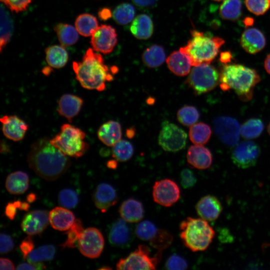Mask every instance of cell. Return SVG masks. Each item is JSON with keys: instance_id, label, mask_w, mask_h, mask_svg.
Wrapping results in <instances>:
<instances>
[{"instance_id": "cell-63", "label": "cell", "mask_w": 270, "mask_h": 270, "mask_svg": "<svg viewBox=\"0 0 270 270\" xmlns=\"http://www.w3.org/2000/svg\"><path fill=\"white\" fill-rule=\"evenodd\" d=\"M213 0L217 1V2H220V1H221V0Z\"/></svg>"}, {"instance_id": "cell-4", "label": "cell", "mask_w": 270, "mask_h": 270, "mask_svg": "<svg viewBox=\"0 0 270 270\" xmlns=\"http://www.w3.org/2000/svg\"><path fill=\"white\" fill-rule=\"evenodd\" d=\"M180 230L182 243L194 252L206 250L216 234L208 221L201 218L188 217L180 222Z\"/></svg>"}, {"instance_id": "cell-13", "label": "cell", "mask_w": 270, "mask_h": 270, "mask_svg": "<svg viewBox=\"0 0 270 270\" xmlns=\"http://www.w3.org/2000/svg\"><path fill=\"white\" fill-rule=\"evenodd\" d=\"M215 132L222 142L228 146L237 144L240 131L238 122L228 116H220L214 120Z\"/></svg>"}, {"instance_id": "cell-33", "label": "cell", "mask_w": 270, "mask_h": 270, "mask_svg": "<svg viewBox=\"0 0 270 270\" xmlns=\"http://www.w3.org/2000/svg\"><path fill=\"white\" fill-rule=\"evenodd\" d=\"M166 59L163 48L158 45H153L148 48L143 53L142 60L148 67L156 68L162 64Z\"/></svg>"}, {"instance_id": "cell-28", "label": "cell", "mask_w": 270, "mask_h": 270, "mask_svg": "<svg viewBox=\"0 0 270 270\" xmlns=\"http://www.w3.org/2000/svg\"><path fill=\"white\" fill-rule=\"evenodd\" d=\"M29 178L28 174L22 171L10 174L6 180L7 190L14 194H22L28 188Z\"/></svg>"}, {"instance_id": "cell-46", "label": "cell", "mask_w": 270, "mask_h": 270, "mask_svg": "<svg viewBox=\"0 0 270 270\" xmlns=\"http://www.w3.org/2000/svg\"><path fill=\"white\" fill-rule=\"evenodd\" d=\"M188 266L186 260L178 254H173L170 256L165 264L166 269L172 270H186Z\"/></svg>"}, {"instance_id": "cell-50", "label": "cell", "mask_w": 270, "mask_h": 270, "mask_svg": "<svg viewBox=\"0 0 270 270\" xmlns=\"http://www.w3.org/2000/svg\"><path fill=\"white\" fill-rule=\"evenodd\" d=\"M20 248L23 258L26 260L34 248V241L30 236H28L23 240L20 244Z\"/></svg>"}, {"instance_id": "cell-59", "label": "cell", "mask_w": 270, "mask_h": 270, "mask_svg": "<svg viewBox=\"0 0 270 270\" xmlns=\"http://www.w3.org/2000/svg\"><path fill=\"white\" fill-rule=\"evenodd\" d=\"M30 208L28 202L20 201V210H28Z\"/></svg>"}, {"instance_id": "cell-34", "label": "cell", "mask_w": 270, "mask_h": 270, "mask_svg": "<svg viewBox=\"0 0 270 270\" xmlns=\"http://www.w3.org/2000/svg\"><path fill=\"white\" fill-rule=\"evenodd\" d=\"M211 134L210 126L204 122L194 124L190 128V139L194 144H206L210 140Z\"/></svg>"}, {"instance_id": "cell-21", "label": "cell", "mask_w": 270, "mask_h": 270, "mask_svg": "<svg viewBox=\"0 0 270 270\" xmlns=\"http://www.w3.org/2000/svg\"><path fill=\"white\" fill-rule=\"evenodd\" d=\"M187 161L192 167L198 170L209 168L212 162L210 151L202 145L190 146L187 152Z\"/></svg>"}, {"instance_id": "cell-19", "label": "cell", "mask_w": 270, "mask_h": 270, "mask_svg": "<svg viewBox=\"0 0 270 270\" xmlns=\"http://www.w3.org/2000/svg\"><path fill=\"white\" fill-rule=\"evenodd\" d=\"M92 198L96 206L103 212L114 206L118 199L116 190L107 183L98 185L94 192Z\"/></svg>"}, {"instance_id": "cell-25", "label": "cell", "mask_w": 270, "mask_h": 270, "mask_svg": "<svg viewBox=\"0 0 270 270\" xmlns=\"http://www.w3.org/2000/svg\"><path fill=\"white\" fill-rule=\"evenodd\" d=\"M119 212L121 218L126 222L134 223L142 220L144 209L140 201L134 198H128L122 204Z\"/></svg>"}, {"instance_id": "cell-3", "label": "cell", "mask_w": 270, "mask_h": 270, "mask_svg": "<svg viewBox=\"0 0 270 270\" xmlns=\"http://www.w3.org/2000/svg\"><path fill=\"white\" fill-rule=\"evenodd\" d=\"M260 80L255 70L240 64H225L220 74L221 89L234 90L243 101L252 98L254 88Z\"/></svg>"}, {"instance_id": "cell-16", "label": "cell", "mask_w": 270, "mask_h": 270, "mask_svg": "<svg viewBox=\"0 0 270 270\" xmlns=\"http://www.w3.org/2000/svg\"><path fill=\"white\" fill-rule=\"evenodd\" d=\"M2 131L8 138L14 142L22 140L28 129V125L15 115L4 116L0 118Z\"/></svg>"}, {"instance_id": "cell-12", "label": "cell", "mask_w": 270, "mask_h": 270, "mask_svg": "<svg viewBox=\"0 0 270 270\" xmlns=\"http://www.w3.org/2000/svg\"><path fill=\"white\" fill-rule=\"evenodd\" d=\"M260 154V148L256 144L251 141H244L234 148L231 158L236 166L246 169L256 165Z\"/></svg>"}, {"instance_id": "cell-22", "label": "cell", "mask_w": 270, "mask_h": 270, "mask_svg": "<svg viewBox=\"0 0 270 270\" xmlns=\"http://www.w3.org/2000/svg\"><path fill=\"white\" fill-rule=\"evenodd\" d=\"M83 100L80 97L72 94H63L58 101L57 111L61 116L69 122L80 112Z\"/></svg>"}, {"instance_id": "cell-1", "label": "cell", "mask_w": 270, "mask_h": 270, "mask_svg": "<svg viewBox=\"0 0 270 270\" xmlns=\"http://www.w3.org/2000/svg\"><path fill=\"white\" fill-rule=\"evenodd\" d=\"M28 162L38 176L48 180L58 178L70 165L68 156L52 144L47 138H40L32 144Z\"/></svg>"}, {"instance_id": "cell-52", "label": "cell", "mask_w": 270, "mask_h": 270, "mask_svg": "<svg viewBox=\"0 0 270 270\" xmlns=\"http://www.w3.org/2000/svg\"><path fill=\"white\" fill-rule=\"evenodd\" d=\"M17 209L18 208L14 202H8L7 204L5 210V214L6 216L11 220L14 219L16 216Z\"/></svg>"}, {"instance_id": "cell-41", "label": "cell", "mask_w": 270, "mask_h": 270, "mask_svg": "<svg viewBox=\"0 0 270 270\" xmlns=\"http://www.w3.org/2000/svg\"><path fill=\"white\" fill-rule=\"evenodd\" d=\"M178 122L184 126H192L198 121L200 114L193 106H186L180 108L177 112Z\"/></svg>"}, {"instance_id": "cell-35", "label": "cell", "mask_w": 270, "mask_h": 270, "mask_svg": "<svg viewBox=\"0 0 270 270\" xmlns=\"http://www.w3.org/2000/svg\"><path fill=\"white\" fill-rule=\"evenodd\" d=\"M220 14L224 20H236L242 14L240 0H224L220 8Z\"/></svg>"}, {"instance_id": "cell-62", "label": "cell", "mask_w": 270, "mask_h": 270, "mask_svg": "<svg viewBox=\"0 0 270 270\" xmlns=\"http://www.w3.org/2000/svg\"><path fill=\"white\" fill-rule=\"evenodd\" d=\"M268 132L269 134L270 135V122L268 125Z\"/></svg>"}, {"instance_id": "cell-54", "label": "cell", "mask_w": 270, "mask_h": 270, "mask_svg": "<svg viewBox=\"0 0 270 270\" xmlns=\"http://www.w3.org/2000/svg\"><path fill=\"white\" fill-rule=\"evenodd\" d=\"M138 6L146 7L154 5L157 0H132Z\"/></svg>"}, {"instance_id": "cell-42", "label": "cell", "mask_w": 270, "mask_h": 270, "mask_svg": "<svg viewBox=\"0 0 270 270\" xmlns=\"http://www.w3.org/2000/svg\"><path fill=\"white\" fill-rule=\"evenodd\" d=\"M173 237L168 230H158L154 238L150 240V245L158 250H162L172 244Z\"/></svg>"}, {"instance_id": "cell-55", "label": "cell", "mask_w": 270, "mask_h": 270, "mask_svg": "<svg viewBox=\"0 0 270 270\" xmlns=\"http://www.w3.org/2000/svg\"><path fill=\"white\" fill-rule=\"evenodd\" d=\"M232 60V55L230 52L226 51L220 53V60L222 63L226 64L227 63L230 62Z\"/></svg>"}, {"instance_id": "cell-61", "label": "cell", "mask_w": 270, "mask_h": 270, "mask_svg": "<svg viewBox=\"0 0 270 270\" xmlns=\"http://www.w3.org/2000/svg\"><path fill=\"white\" fill-rule=\"evenodd\" d=\"M254 20L252 18H246L244 20V23L246 26H250L254 24Z\"/></svg>"}, {"instance_id": "cell-27", "label": "cell", "mask_w": 270, "mask_h": 270, "mask_svg": "<svg viewBox=\"0 0 270 270\" xmlns=\"http://www.w3.org/2000/svg\"><path fill=\"white\" fill-rule=\"evenodd\" d=\"M130 30L137 38L146 40L152 34L154 25L150 18L146 14L138 16L132 21Z\"/></svg>"}, {"instance_id": "cell-14", "label": "cell", "mask_w": 270, "mask_h": 270, "mask_svg": "<svg viewBox=\"0 0 270 270\" xmlns=\"http://www.w3.org/2000/svg\"><path fill=\"white\" fill-rule=\"evenodd\" d=\"M92 49L104 54L111 52L117 43V34L114 28L109 25L102 24L91 36Z\"/></svg>"}, {"instance_id": "cell-29", "label": "cell", "mask_w": 270, "mask_h": 270, "mask_svg": "<svg viewBox=\"0 0 270 270\" xmlns=\"http://www.w3.org/2000/svg\"><path fill=\"white\" fill-rule=\"evenodd\" d=\"M46 59L48 64L54 68L64 67L68 62V55L63 46L54 45L45 50Z\"/></svg>"}, {"instance_id": "cell-45", "label": "cell", "mask_w": 270, "mask_h": 270, "mask_svg": "<svg viewBox=\"0 0 270 270\" xmlns=\"http://www.w3.org/2000/svg\"><path fill=\"white\" fill-rule=\"evenodd\" d=\"M248 10L252 14L260 16L265 14L270 8V0H246Z\"/></svg>"}, {"instance_id": "cell-48", "label": "cell", "mask_w": 270, "mask_h": 270, "mask_svg": "<svg viewBox=\"0 0 270 270\" xmlns=\"http://www.w3.org/2000/svg\"><path fill=\"white\" fill-rule=\"evenodd\" d=\"M180 182L184 188H190L196 182V178L194 172L188 168L183 169L180 174Z\"/></svg>"}, {"instance_id": "cell-36", "label": "cell", "mask_w": 270, "mask_h": 270, "mask_svg": "<svg viewBox=\"0 0 270 270\" xmlns=\"http://www.w3.org/2000/svg\"><path fill=\"white\" fill-rule=\"evenodd\" d=\"M264 124L259 118H250L245 122L240 128L242 136L246 139H254L260 136L264 130Z\"/></svg>"}, {"instance_id": "cell-39", "label": "cell", "mask_w": 270, "mask_h": 270, "mask_svg": "<svg viewBox=\"0 0 270 270\" xmlns=\"http://www.w3.org/2000/svg\"><path fill=\"white\" fill-rule=\"evenodd\" d=\"M55 248L52 245H44L32 250L28 256V262L36 263L52 260L55 254Z\"/></svg>"}, {"instance_id": "cell-20", "label": "cell", "mask_w": 270, "mask_h": 270, "mask_svg": "<svg viewBox=\"0 0 270 270\" xmlns=\"http://www.w3.org/2000/svg\"><path fill=\"white\" fill-rule=\"evenodd\" d=\"M240 43L245 51L250 54H254L264 48L266 40L260 30L256 28H250L242 34Z\"/></svg>"}, {"instance_id": "cell-47", "label": "cell", "mask_w": 270, "mask_h": 270, "mask_svg": "<svg viewBox=\"0 0 270 270\" xmlns=\"http://www.w3.org/2000/svg\"><path fill=\"white\" fill-rule=\"evenodd\" d=\"M32 0H0L11 11L19 12L26 10Z\"/></svg>"}, {"instance_id": "cell-43", "label": "cell", "mask_w": 270, "mask_h": 270, "mask_svg": "<svg viewBox=\"0 0 270 270\" xmlns=\"http://www.w3.org/2000/svg\"><path fill=\"white\" fill-rule=\"evenodd\" d=\"M158 230L152 222L148 220H144L137 225L136 234L140 239L150 241L155 236Z\"/></svg>"}, {"instance_id": "cell-53", "label": "cell", "mask_w": 270, "mask_h": 270, "mask_svg": "<svg viewBox=\"0 0 270 270\" xmlns=\"http://www.w3.org/2000/svg\"><path fill=\"white\" fill-rule=\"evenodd\" d=\"M0 269L2 270H14V266L12 262L5 258H0Z\"/></svg>"}, {"instance_id": "cell-56", "label": "cell", "mask_w": 270, "mask_h": 270, "mask_svg": "<svg viewBox=\"0 0 270 270\" xmlns=\"http://www.w3.org/2000/svg\"><path fill=\"white\" fill-rule=\"evenodd\" d=\"M98 14L99 18L102 20H106L112 16L110 10L106 8L100 10Z\"/></svg>"}, {"instance_id": "cell-37", "label": "cell", "mask_w": 270, "mask_h": 270, "mask_svg": "<svg viewBox=\"0 0 270 270\" xmlns=\"http://www.w3.org/2000/svg\"><path fill=\"white\" fill-rule=\"evenodd\" d=\"M134 7L128 3H123L118 5L112 13L114 20L120 25H126L134 19Z\"/></svg>"}, {"instance_id": "cell-18", "label": "cell", "mask_w": 270, "mask_h": 270, "mask_svg": "<svg viewBox=\"0 0 270 270\" xmlns=\"http://www.w3.org/2000/svg\"><path fill=\"white\" fill-rule=\"evenodd\" d=\"M126 222L122 218L112 224L108 232L109 241L112 246L124 248L132 242V232Z\"/></svg>"}, {"instance_id": "cell-6", "label": "cell", "mask_w": 270, "mask_h": 270, "mask_svg": "<svg viewBox=\"0 0 270 270\" xmlns=\"http://www.w3.org/2000/svg\"><path fill=\"white\" fill-rule=\"evenodd\" d=\"M86 134L80 128L69 124H64L60 130L50 142L68 156L79 158L88 149L84 140Z\"/></svg>"}, {"instance_id": "cell-2", "label": "cell", "mask_w": 270, "mask_h": 270, "mask_svg": "<svg viewBox=\"0 0 270 270\" xmlns=\"http://www.w3.org/2000/svg\"><path fill=\"white\" fill-rule=\"evenodd\" d=\"M72 68L76 80L84 88L104 90L106 82L112 81L113 71L104 63L102 56L92 48H88L80 61L72 62Z\"/></svg>"}, {"instance_id": "cell-26", "label": "cell", "mask_w": 270, "mask_h": 270, "mask_svg": "<svg viewBox=\"0 0 270 270\" xmlns=\"http://www.w3.org/2000/svg\"><path fill=\"white\" fill-rule=\"evenodd\" d=\"M74 214L62 207H56L49 213V221L52 226L60 231L68 230L74 222Z\"/></svg>"}, {"instance_id": "cell-24", "label": "cell", "mask_w": 270, "mask_h": 270, "mask_svg": "<svg viewBox=\"0 0 270 270\" xmlns=\"http://www.w3.org/2000/svg\"><path fill=\"white\" fill-rule=\"evenodd\" d=\"M122 128L119 122L109 120L103 124L98 130L99 140L105 145L112 146L121 140Z\"/></svg>"}, {"instance_id": "cell-57", "label": "cell", "mask_w": 270, "mask_h": 270, "mask_svg": "<svg viewBox=\"0 0 270 270\" xmlns=\"http://www.w3.org/2000/svg\"><path fill=\"white\" fill-rule=\"evenodd\" d=\"M264 67L267 72L270 74V53L266 56L264 60Z\"/></svg>"}, {"instance_id": "cell-40", "label": "cell", "mask_w": 270, "mask_h": 270, "mask_svg": "<svg viewBox=\"0 0 270 270\" xmlns=\"http://www.w3.org/2000/svg\"><path fill=\"white\" fill-rule=\"evenodd\" d=\"M84 231V229L80 220H76L66 233L67 234L66 240L60 246L62 248H75Z\"/></svg>"}, {"instance_id": "cell-51", "label": "cell", "mask_w": 270, "mask_h": 270, "mask_svg": "<svg viewBox=\"0 0 270 270\" xmlns=\"http://www.w3.org/2000/svg\"><path fill=\"white\" fill-rule=\"evenodd\" d=\"M45 266L41 262L36 263H22L18 265L16 270H43Z\"/></svg>"}, {"instance_id": "cell-15", "label": "cell", "mask_w": 270, "mask_h": 270, "mask_svg": "<svg viewBox=\"0 0 270 270\" xmlns=\"http://www.w3.org/2000/svg\"><path fill=\"white\" fill-rule=\"evenodd\" d=\"M49 214L47 211L36 210L26 214L21 224L23 231L30 236L40 234L48 225Z\"/></svg>"}, {"instance_id": "cell-8", "label": "cell", "mask_w": 270, "mask_h": 270, "mask_svg": "<svg viewBox=\"0 0 270 270\" xmlns=\"http://www.w3.org/2000/svg\"><path fill=\"white\" fill-rule=\"evenodd\" d=\"M162 251L158 250L151 256L148 247L140 244L134 252L124 258H120L116 264L117 270H155L160 262Z\"/></svg>"}, {"instance_id": "cell-31", "label": "cell", "mask_w": 270, "mask_h": 270, "mask_svg": "<svg viewBox=\"0 0 270 270\" xmlns=\"http://www.w3.org/2000/svg\"><path fill=\"white\" fill-rule=\"evenodd\" d=\"M14 30V23L12 18L5 6L1 4L0 7V50L2 52L10 41Z\"/></svg>"}, {"instance_id": "cell-11", "label": "cell", "mask_w": 270, "mask_h": 270, "mask_svg": "<svg viewBox=\"0 0 270 270\" xmlns=\"http://www.w3.org/2000/svg\"><path fill=\"white\" fill-rule=\"evenodd\" d=\"M180 191L178 185L168 178L156 181L152 187L153 200L156 203L169 207L179 200Z\"/></svg>"}, {"instance_id": "cell-49", "label": "cell", "mask_w": 270, "mask_h": 270, "mask_svg": "<svg viewBox=\"0 0 270 270\" xmlns=\"http://www.w3.org/2000/svg\"><path fill=\"white\" fill-rule=\"evenodd\" d=\"M1 254H4L11 251L14 248V242L10 236L5 234H1L0 236Z\"/></svg>"}, {"instance_id": "cell-38", "label": "cell", "mask_w": 270, "mask_h": 270, "mask_svg": "<svg viewBox=\"0 0 270 270\" xmlns=\"http://www.w3.org/2000/svg\"><path fill=\"white\" fill-rule=\"evenodd\" d=\"M133 154V146L128 140H120L112 146V156L118 161L126 162L132 158Z\"/></svg>"}, {"instance_id": "cell-23", "label": "cell", "mask_w": 270, "mask_h": 270, "mask_svg": "<svg viewBox=\"0 0 270 270\" xmlns=\"http://www.w3.org/2000/svg\"><path fill=\"white\" fill-rule=\"evenodd\" d=\"M169 70L178 76H185L190 72L192 66L190 57L180 50L172 52L166 60Z\"/></svg>"}, {"instance_id": "cell-58", "label": "cell", "mask_w": 270, "mask_h": 270, "mask_svg": "<svg viewBox=\"0 0 270 270\" xmlns=\"http://www.w3.org/2000/svg\"><path fill=\"white\" fill-rule=\"evenodd\" d=\"M117 160H110L108 162L106 166L108 168L112 169H115L117 166Z\"/></svg>"}, {"instance_id": "cell-44", "label": "cell", "mask_w": 270, "mask_h": 270, "mask_svg": "<svg viewBox=\"0 0 270 270\" xmlns=\"http://www.w3.org/2000/svg\"><path fill=\"white\" fill-rule=\"evenodd\" d=\"M58 200L62 206L69 208H74L78 202L77 194L70 188L62 190L58 194Z\"/></svg>"}, {"instance_id": "cell-60", "label": "cell", "mask_w": 270, "mask_h": 270, "mask_svg": "<svg viewBox=\"0 0 270 270\" xmlns=\"http://www.w3.org/2000/svg\"><path fill=\"white\" fill-rule=\"evenodd\" d=\"M36 194L33 193L29 194L26 196V200L28 202H34V200H36Z\"/></svg>"}, {"instance_id": "cell-30", "label": "cell", "mask_w": 270, "mask_h": 270, "mask_svg": "<svg viewBox=\"0 0 270 270\" xmlns=\"http://www.w3.org/2000/svg\"><path fill=\"white\" fill-rule=\"evenodd\" d=\"M54 30L60 44L64 48L74 45L78 40V32L76 27L70 24H58Z\"/></svg>"}, {"instance_id": "cell-5", "label": "cell", "mask_w": 270, "mask_h": 270, "mask_svg": "<svg viewBox=\"0 0 270 270\" xmlns=\"http://www.w3.org/2000/svg\"><path fill=\"white\" fill-rule=\"evenodd\" d=\"M192 38L180 48L190 57L193 66L210 64L217 56L224 40L218 36H210L194 30Z\"/></svg>"}, {"instance_id": "cell-32", "label": "cell", "mask_w": 270, "mask_h": 270, "mask_svg": "<svg viewBox=\"0 0 270 270\" xmlns=\"http://www.w3.org/2000/svg\"><path fill=\"white\" fill-rule=\"evenodd\" d=\"M75 27L79 34L88 37L92 36L98 27L96 18L90 14H82L77 16Z\"/></svg>"}, {"instance_id": "cell-9", "label": "cell", "mask_w": 270, "mask_h": 270, "mask_svg": "<svg viewBox=\"0 0 270 270\" xmlns=\"http://www.w3.org/2000/svg\"><path fill=\"white\" fill-rule=\"evenodd\" d=\"M187 134L180 128L169 122H163L158 138L160 146L166 151L178 152L186 144Z\"/></svg>"}, {"instance_id": "cell-7", "label": "cell", "mask_w": 270, "mask_h": 270, "mask_svg": "<svg viewBox=\"0 0 270 270\" xmlns=\"http://www.w3.org/2000/svg\"><path fill=\"white\" fill-rule=\"evenodd\" d=\"M220 82V74L216 69L210 64L194 67L189 73L186 82L195 93L201 94L214 88Z\"/></svg>"}, {"instance_id": "cell-10", "label": "cell", "mask_w": 270, "mask_h": 270, "mask_svg": "<svg viewBox=\"0 0 270 270\" xmlns=\"http://www.w3.org/2000/svg\"><path fill=\"white\" fill-rule=\"evenodd\" d=\"M104 241L101 232L94 228L84 230L78 246L80 252L86 257L94 258L101 254Z\"/></svg>"}, {"instance_id": "cell-17", "label": "cell", "mask_w": 270, "mask_h": 270, "mask_svg": "<svg viewBox=\"0 0 270 270\" xmlns=\"http://www.w3.org/2000/svg\"><path fill=\"white\" fill-rule=\"evenodd\" d=\"M196 209L201 218L207 221L212 222L219 217L222 206L220 202L216 196L206 195L198 202Z\"/></svg>"}]
</instances>
